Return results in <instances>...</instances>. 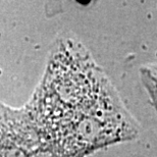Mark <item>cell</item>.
I'll use <instances>...</instances> for the list:
<instances>
[{
  "mask_svg": "<svg viewBox=\"0 0 157 157\" xmlns=\"http://www.w3.org/2000/svg\"><path fill=\"white\" fill-rule=\"evenodd\" d=\"M71 60L58 62L45 88L48 121L62 147L84 154L134 138L137 128L107 78L86 58Z\"/></svg>",
  "mask_w": 157,
  "mask_h": 157,
  "instance_id": "obj_1",
  "label": "cell"
},
{
  "mask_svg": "<svg viewBox=\"0 0 157 157\" xmlns=\"http://www.w3.org/2000/svg\"><path fill=\"white\" fill-rule=\"evenodd\" d=\"M142 75L143 80L157 106V67H149L147 70H143Z\"/></svg>",
  "mask_w": 157,
  "mask_h": 157,
  "instance_id": "obj_2",
  "label": "cell"
}]
</instances>
